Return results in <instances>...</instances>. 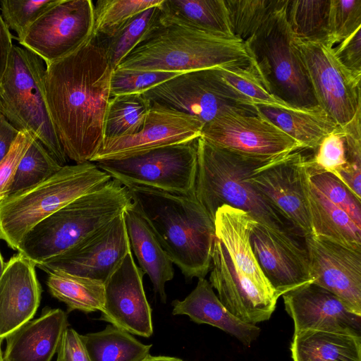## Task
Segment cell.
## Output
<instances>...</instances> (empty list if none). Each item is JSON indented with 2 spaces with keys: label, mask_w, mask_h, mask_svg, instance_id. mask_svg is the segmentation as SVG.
Returning <instances> with one entry per match:
<instances>
[{
  "label": "cell",
  "mask_w": 361,
  "mask_h": 361,
  "mask_svg": "<svg viewBox=\"0 0 361 361\" xmlns=\"http://www.w3.org/2000/svg\"><path fill=\"white\" fill-rule=\"evenodd\" d=\"M113 71L96 37L46 65L44 89L48 111L67 158L76 164L91 161L104 140Z\"/></svg>",
  "instance_id": "cell-1"
},
{
  "label": "cell",
  "mask_w": 361,
  "mask_h": 361,
  "mask_svg": "<svg viewBox=\"0 0 361 361\" xmlns=\"http://www.w3.org/2000/svg\"><path fill=\"white\" fill-rule=\"evenodd\" d=\"M287 155H249L214 145L200 137L195 196L213 221L217 209L228 205L247 212L258 223L303 240L300 231L247 180L259 169Z\"/></svg>",
  "instance_id": "cell-2"
},
{
  "label": "cell",
  "mask_w": 361,
  "mask_h": 361,
  "mask_svg": "<svg viewBox=\"0 0 361 361\" xmlns=\"http://www.w3.org/2000/svg\"><path fill=\"white\" fill-rule=\"evenodd\" d=\"M126 188L171 262L188 280L204 278L210 269L214 224L195 195Z\"/></svg>",
  "instance_id": "cell-3"
},
{
  "label": "cell",
  "mask_w": 361,
  "mask_h": 361,
  "mask_svg": "<svg viewBox=\"0 0 361 361\" xmlns=\"http://www.w3.org/2000/svg\"><path fill=\"white\" fill-rule=\"evenodd\" d=\"M253 65L245 42L164 20L119 64L120 70L176 73Z\"/></svg>",
  "instance_id": "cell-4"
},
{
  "label": "cell",
  "mask_w": 361,
  "mask_h": 361,
  "mask_svg": "<svg viewBox=\"0 0 361 361\" xmlns=\"http://www.w3.org/2000/svg\"><path fill=\"white\" fill-rule=\"evenodd\" d=\"M131 202L127 188L111 178L35 225L23 238L18 251L37 266L104 228Z\"/></svg>",
  "instance_id": "cell-5"
},
{
  "label": "cell",
  "mask_w": 361,
  "mask_h": 361,
  "mask_svg": "<svg viewBox=\"0 0 361 361\" xmlns=\"http://www.w3.org/2000/svg\"><path fill=\"white\" fill-rule=\"evenodd\" d=\"M288 0L245 41L267 90L290 106H318L300 47L287 18Z\"/></svg>",
  "instance_id": "cell-6"
},
{
  "label": "cell",
  "mask_w": 361,
  "mask_h": 361,
  "mask_svg": "<svg viewBox=\"0 0 361 361\" xmlns=\"http://www.w3.org/2000/svg\"><path fill=\"white\" fill-rule=\"evenodd\" d=\"M111 179L94 162L62 166L47 180L0 201V238L18 250L35 225Z\"/></svg>",
  "instance_id": "cell-7"
},
{
  "label": "cell",
  "mask_w": 361,
  "mask_h": 361,
  "mask_svg": "<svg viewBox=\"0 0 361 361\" xmlns=\"http://www.w3.org/2000/svg\"><path fill=\"white\" fill-rule=\"evenodd\" d=\"M43 60L31 51L13 45L0 80V111L18 131L39 140L61 166L67 157L46 103Z\"/></svg>",
  "instance_id": "cell-8"
},
{
  "label": "cell",
  "mask_w": 361,
  "mask_h": 361,
  "mask_svg": "<svg viewBox=\"0 0 361 361\" xmlns=\"http://www.w3.org/2000/svg\"><path fill=\"white\" fill-rule=\"evenodd\" d=\"M219 68L180 73L142 94L152 104L192 116L204 125L229 111L259 114L254 102L225 81Z\"/></svg>",
  "instance_id": "cell-9"
},
{
  "label": "cell",
  "mask_w": 361,
  "mask_h": 361,
  "mask_svg": "<svg viewBox=\"0 0 361 361\" xmlns=\"http://www.w3.org/2000/svg\"><path fill=\"white\" fill-rule=\"evenodd\" d=\"M197 162V139H195L126 158L94 163L125 187L140 185L195 195Z\"/></svg>",
  "instance_id": "cell-10"
},
{
  "label": "cell",
  "mask_w": 361,
  "mask_h": 361,
  "mask_svg": "<svg viewBox=\"0 0 361 361\" xmlns=\"http://www.w3.org/2000/svg\"><path fill=\"white\" fill-rule=\"evenodd\" d=\"M94 5L90 0H59L44 11L18 41L46 65L72 54L92 36Z\"/></svg>",
  "instance_id": "cell-11"
},
{
  "label": "cell",
  "mask_w": 361,
  "mask_h": 361,
  "mask_svg": "<svg viewBox=\"0 0 361 361\" xmlns=\"http://www.w3.org/2000/svg\"><path fill=\"white\" fill-rule=\"evenodd\" d=\"M300 47L317 104L344 126L361 109V73L344 66L324 43L300 39Z\"/></svg>",
  "instance_id": "cell-12"
},
{
  "label": "cell",
  "mask_w": 361,
  "mask_h": 361,
  "mask_svg": "<svg viewBox=\"0 0 361 361\" xmlns=\"http://www.w3.org/2000/svg\"><path fill=\"white\" fill-rule=\"evenodd\" d=\"M200 137L214 145L258 157H279L304 149L259 113L224 112L204 125Z\"/></svg>",
  "instance_id": "cell-13"
},
{
  "label": "cell",
  "mask_w": 361,
  "mask_h": 361,
  "mask_svg": "<svg viewBox=\"0 0 361 361\" xmlns=\"http://www.w3.org/2000/svg\"><path fill=\"white\" fill-rule=\"evenodd\" d=\"M123 213L68 250L36 267L47 273L60 271L104 283L132 251Z\"/></svg>",
  "instance_id": "cell-14"
},
{
  "label": "cell",
  "mask_w": 361,
  "mask_h": 361,
  "mask_svg": "<svg viewBox=\"0 0 361 361\" xmlns=\"http://www.w3.org/2000/svg\"><path fill=\"white\" fill-rule=\"evenodd\" d=\"M250 241L257 264L279 298L312 283L304 240L257 221L250 231Z\"/></svg>",
  "instance_id": "cell-15"
},
{
  "label": "cell",
  "mask_w": 361,
  "mask_h": 361,
  "mask_svg": "<svg viewBox=\"0 0 361 361\" xmlns=\"http://www.w3.org/2000/svg\"><path fill=\"white\" fill-rule=\"evenodd\" d=\"M203 126L204 124L192 116L152 104L139 132L128 136L104 138L91 162L126 158L197 139Z\"/></svg>",
  "instance_id": "cell-16"
},
{
  "label": "cell",
  "mask_w": 361,
  "mask_h": 361,
  "mask_svg": "<svg viewBox=\"0 0 361 361\" xmlns=\"http://www.w3.org/2000/svg\"><path fill=\"white\" fill-rule=\"evenodd\" d=\"M307 159L298 150L247 178L304 238L312 235L305 187Z\"/></svg>",
  "instance_id": "cell-17"
},
{
  "label": "cell",
  "mask_w": 361,
  "mask_h": 361,
  "mask_svg": "<svg viewBox=\"0 0 361 361\" xmlns=\"http://www.w3.org/2000/svg\"><path fill=\"white\" fill-rule=\"evenodd\" d=\"M209 283L224 306L239 320L252 325L269 319L279 297L237 271L224 245L214 240Z\"/></svg>",
  "instance_id": "cell-18"
},
{
  "label": "cell",
  "mask_w": 361,
  "mask_h": 361,
  "mask_svg": "<svg viewBox=\"0 0 361 361\" xmlns=\"http://www.w3.org/2000/svg\"><path fill=\"white\" fill-rule=\"evenodd\" d=\"M144 272L129 252L104 282V302L99 320L132 335L153 334L152 308L143 287Z\"/></svg>",
  "instance_id": "cell-19"
},
{
  "label": "cell",
  "mask_w": 361,
  "mask_h": 361,
  "mask_svg": "<svg viewBox=\"0 0 361 361\" xmlns=\"http://www.w3.org/2000/svg\"><path fill=\"white\" fill-rule=\"evenodd\" d=\"M312 283L329 290L361 315V251L325 238H304Z\"/></svg>",
  "instance_id": "cell-20"
},
{
  "label": "cell",
  "mask_w": 361,
  "mask_h": 361,
  "mask_svg": "<svg viewBox=\"0 0 361 361\" xmlns=\"http://www.w3.org/2000/svg\"><path fill=\"white\" fill-rule=\"evenodd\" d=\"M282 296L294 322V333L314 330L361 337V315L325 288L310 283Z\"/></svg>",
  "instance_id": "cell-21"
},
{
  "label": "cell",
  "mask_w": 361,
  "mask_h": 361,
  "mask_svg": "<svg viewBox=\"0 0 361 361\" xmlns=\"http://www.w3.org/2000/svg\"><path fill=\"white\" fill-rule=\"evenodd\" d=\"M36 264L20 252L5 263L0 277V341L30 321L41 300Z\"/></svg>",
  "instance_id": "cell-22"
},
{
  "label": "cell",
  "mask_w": 361,
  "mask_h": 361,
  "mask_svg": "<svg viewBox=\"0 0 361 361\" xmlns=\"http://www.w3.org/2000/svg\"><path fill=\"white\" fill-rule=\"evenodd\" d=\"M67 313L59 308H45L5 339L3 361H51L62 336L68 327Z\"/></svg>",
  "instance_id": "cell-23"
},
{
  "label": "cell",
  "mask_w": 361,
  "mask_h": 361,
  "mask_svg": "<svg viewBox=\"0 0 361 361\" xmlns=\"http://www.w3.org/2000/svg\"><path fill=\"white\" fill-rule=\"evenodd\" d=\"M173 315L188 316L197 324L217 327L250 346L257 338L260 329L234 317L221 302L213 288L204 278L198 279L195 289L183 300L172 302Z\"/></svg>",
  "instance_id": "cell-24"
},
{
  "label": "cell",
  "mask_w": 361,
  "mask_h": 361,
  "mask_svg": "<svg viewBox=\"0 0 361 361\" xmlns=\"http://www.w3.org/2000/svg\"><path fill=\"white\" fill-rule=\"evenodd\" d=\"M256 222L247 212L223 205L217 209L214 216L215 236L224 245L237 271L262 287L274 290L257 264L251 247L250 235Z\"/></svg>",
  "instance_id": "cell-25"
},
{
  "label": "cell",
  "mask_w": 361,
  "mask_h": 361,
  "mask_svg": "<svg viewBox=\"0 0 361 361\" xmlns=\"http://www.w3.org/2000/svg\"><path fill=\"white\" fill-rule=\"evenodd\" d=\"M123 215L131 250L140 269L151 280L154 293H158L161 301L166 303L165 285L173 278V263L133 202Z\"/></svg>",
  "instance_id": "cell-26"
},
{
  "label": "cell",
  "mask_w": 361,
  "mask_h": 361,
  "mask_svg": "<svg viewBox=\"0 0 361 361\" xmlns=\"http://www.w3.org/2000/svg\"><path fill=\"white\" fill-rule=\"evenodd\" d=\"M258 112L300 143L304 149L316 150L336 123L318 105L307 109H286L255 103Z\"/></svg>",
  "instance_id": "cell-27"
},
{
  "label": "cell",
  "mask_w": 361,
  "mask_h": 361,
  "mask_svg": "<svg viewBox=\"0 0 361 361\" xmlns=\"http://www.w3.org/2000/svg\"><path fill=\"white\" fill-rule=\"evenodd\" d=\"M305 187L312 235L361 251V227L312 185L307 177V171Z\"/></svg>",
  "instance_id": "cell-28"
},
{
  "label": "cell",
  "mask_w": 361,
  "mask_h": 361,
  "mask_svg": "<svg viewBox=\"0 0 361 361\" xmlns=\"http://www.w3.org/2000/svg\"><path fill=\"white\" fill-rule=\"evenodd\" d=\"M293 361H361V337L322 331L295 332Z\"/></svg>",
  "instance_id": "cell-29"
},
{
  "label": "cell",
  "mask_w": 361,
  "mask_h": 361,
  "mask_svg": "<svg viewBox=\"0 0 361 361\" xmlns=\"http://www.w3.org/2000/svg\"><path fill=\"white\" fill-rule=\"evenodd\" d=\"M159 7L164 20L222 37H235L224 0H163Z\"/></svg>",
  "instance_id": "cell-30"
},
{
  "label": "cell",
  "mask_w": 361,
  "mask_h": 361,
  "mask_svg": "<svg viewBox=\"0 0 361 361\" xmlns=\"http://www.w3.org/2000/svg\"><path fill=\"white\" fill-rule=\"evenodd\" d=\"M81 339L90 361H142L152 348L112 324L100 331L81 335Z\"/></svg>",
  "instance_id": "cell-31"
},
{
  "label": "cell",
  "mask_w": 361,
  "mask_h": 361,
  "mask_svg": "<svg viewBox=\"0 0 361 361\" xmlns=\"http://www.w3.org/2000/svg\"><path fill=\"white\" fill-rule=\"evenodd\" d=\"M47 285L51 295L65 303L68 312H101L104 302V283L60 271L47 273Z\"/></svg>",
  "instance_id": "cell-32"
},
{
  "label": "cell",
  "mask_w": 361,
  "mask_h": 361,
  "mask_svg": "<svg viewBox=\"0 0 361 361\" xmlns=\"http://www.w3.org/2000/svg\"><path fill=\"white\" fill-rule=\"evenodd\" d=\"M159 6L133 16L109 37H96L102 44L114 70L158 24L161 17Z\"/></svg>",
  "instance_id": "cell-33"
},
{
  "label": "cell",
  "mask_w": 361,
  "mask_h": 361,
  "mask_svg": "<svg viewBox=\"0 0 361 361\" xmlns=\"http://www.w3.org/2000/svg\"><path fill=\"white\" fill-rule=\"evenodd\" d=\"M143 94L111 97L104 119V138L128 136L139 132L151 109Z\"/></svg>",
  "instance_id": "cell-34"
},
{
  "label": "cell",
  "mask_w": 361,
  "mask_h": 361,
  "mask_svg": "<svg viewBox=\"0 0 361 361\" xmlns=\"http://www.w3.org/2000/svg\"><path fill=\"white\" fill-rule=\"evenodd\" d=\"M330 4L331 0H288L286 18L300 39L328 45Z\"/></svg>",
  "instance_id": "cell-35"
},
{
  "label": "cell",
  "mask_w": 361,
  "mask_h": 361,
  "mask_svg": "<svg viewBox=\"0 0 361 361\" xmlns=\"http://www.w3.org/2000/svg\"><path fill=\"white\" fill-rule=\"evenodd\" d=\"M163 0H99L94 5V23L92 37L105 38L137 14Z\"/></svg>",
  "instance_id": "cell-36"
},
{
  "label": "cell",
  "mask_w": 361,
  "mask_h": 361,
  "mask_svg": "<svg viewBox=\"0 0 361 361\" xmlns=\"http://www.w3.org/2000/svg\"><path fill=\"white\" fill-rule=\"evenodd\" d=\"M61 167L43 144L35 138L18 164L9 195L47 180Z\"/></svg>",
  "instance_id": "cell-37"
},
{
  "label": "cell",
  "mask_w": 361,
  "mask_h": 361,
  "mask_svg": "<svg viewBox=\"0 0 361 361\" xmlns=\"http://www.w3.org/2000/svg\"><path fill=\"white\" fill-rule=\"evenodd\" d=\"M285 0H224L233 35L246 41Z\"/></svg>",
  "instance_id": "cell-38"
},
{
  "label": "cell",
  "mask_w": 361,
  "mask_h": 361,
  "mask_svg": "<svg viewBox=\"0 0 361 361\" xmlns=\"http://www.w3.org/2000/svg\"><path fill=\"white\" fill-rule=\"evenodd\" d=\"M307 175L310 181L331 203L345 212L361 227V200L334 175L319 169L306 161Z\"/></svg>",
  "instance_id": "cell-39"
},
{
  "label": "cell",
  "mask_w": 361,
  "mask_h": 361,
  "mask_svg": "<svg viewBox=\"0 0 361 361\" xmlns=\"http://www.w3.org/2000/svg\"><path fill=\"white\" fill-rule=\"evenodd\" d=\"M225 81L254 103L265 104L286 109H293L272 95L264 86L255 65L248 67H219Z\"/></svg>",
  "instance_id": "cell-40"
},
{
  "label": "cell",
  "mask_w": 361,
  "mask_h": 361,
  "mask_svg": "<svg viewBox=\"0 0 361 361\" xmlns=\"http://www.w3.org/2000/svg\"><path fill=\"white\" fill-rule=\"evenodd\" d=\"M360 115L361 109L349 123L342 126L347 165L336 176L359 200H361Z\"/></svg>",
  "instance_id": "cell-41"
},
{
  "label": "cell",
  "mask_w": 361,
  "mask_h": 361,
  "mask_svg": "<svg viewBox=\"0 0 361 361\" xmlns=\"http://www.w3.org/2000/svg\"><path fill=\"white\" fill-rule=\"evenodd\" d=\"M59 0H1V16L9 30L16 32L18 41L32 24Z\"/></svg>",
  "instance_id": "cell-42"
},
{
  "label": "cell",
  "mask_w": 361,
  "mask_h": 361,
  "mask_svg": "<svg viewBox=\"0 0 361 361\" xmlns=\"http://www.w3.org/2000/svg\"><path fill=\"white\" fill-rule=\"evenodd\" d=\"M361 27V0H331L328 45L334 47Z\"/></svg>",
  "instance_id": "cell-43"
},
{
  "label": "cell",
  "mask_w": 361,
  "mask_h": 361,
  "mask_svg": "<svg viewBox=\"0 0 361 361\" xmlns=\"http://www.w3.org/2000/svg\"><path fill=\"white\" fill-rule=\"evenodd\" d=\"M180 73L161 71H126L118 68L112 71L110 80L111 97L142 94Z\"/></svg>",
  "instance_id": "cell-44"
},
{
  "label": "cell",
  "mask_w": 361,
  "mask_h": 361,
  "mask_svg": "<svg viewBox=\"0 0 361 361\" xmlns=\"http://www.w3.org/2000/svg\"><path fill=\"white\" fill-rule=\"evenodd\" d=\"M309 162L314 167L337 176L347 165L342 127L337 128L321 142Z\"/></svg>",
  "instance_id": "cell-45"
},
{
  "label": "cell",
  "mask_w": 361,
  "mask_h": 361,
  "mask_svg": "<svg viewBox=\"0 0 361 361\" xmlns=\"http://www.w3.org/2000/svg\"><path fill=\"white\" fill-rule=\"evenodd\" d=\"M35 138L28 131H19L10 151L0 161V201L9 195L18 164Z\"/></svg>",
  "instance_id": "cell-46"
},
{
  "label": "cell",
  "mask_w": 361,
  "mask_h": 361,
  "mask_svg": "<svg viewBox=\"0 0 361 361\" xmlns=\"http://www.w3.org/2000/svg\"><path fill=\"white\" fill-rule=\"evenodd\" d=\"M338 61L350 71L361 73V27L333 47Z\"/></svg>",
  "instance_id": "cell-47"
},
{
  "label": "cell",
  "mask_w": 361,
  "mask_h": 361,
  "mask_svg": "<svg viewBox=\"0 0 361 361\" xmlns=\"http://www.w3.org/2000/svg\"><path fill=\"white\" fill-rule=\"evenodd\" d=\"M56 353V361H90L81 335L72 328L64 331Z\"/></svg>",
  "instance_id": "cell-48"
},
{
  "label": "cell",
  "mask_w": 361,
  "mask_h": 361,
  "mask_svg": "<svg viewBox=\"0 0 361 361\" xmlns=\"http://www.w3.org/2000/svg\"><path fill=\"white\" fill-rule=\"evenodd\" d=\"M13 46L10 30L0 13V80L6 71Z\"/></svg>",
  "instance_id": "cell-49"
},
{
  "label": "cell",
  "mask_w": 361,
  "mask_h": 361,
  "mask_svg": "<svg viewBox=\"0 0 361 361\" xmlns=\"http://www.w3.org/2000/svg\"><path fill=\"white\" fill-rule=\"evenodd\" d=\"M19 131L0 111V161L7 155Z\"/></svg>",
  "instance_id": "cell-50"
},
{
  "label": "cell",
  "mask_w": 361,
  "mask_h": 361,
  "mask_svg": "<svg viewBox=\"0 0 361 361\" xmlns=\"http://www.w3.org/2000/svg\"><path fill=\"white\" fill-rule=\"evenodd\" d=\"M142 361H185L182 359L170 357V356H164V355H158V356H152L149 355L146 357Z\"/></svg>",
  "instance_id": "cell-51"
},
{
  "label": "cell",
  "mask_w": 361,
  "mask_h": 361,
  "mask_svg": "<svg viewBox=\"0 0 361 361\" xmlns=\"http://www.w3.org/2000/svg\"><path fill=\"white\" fill-rule=\"evenodd\" d=\"M4 266H5V262H4V259H3V257H2L1 251H0V277L3 272ZM1 345H2V342L0 341V361H3L2 360L3 353L1 350Z\"/></svg>",
  "instance_id": "cell-52"
}]
</instances>
